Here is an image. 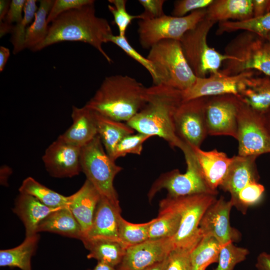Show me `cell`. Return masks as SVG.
I'll use <instances>...</instances> for the list:
<instances>
[{
  "label": "cell",
  "instance_id": "51",
  "mask_svg": "<svg viewBox=\"0 0 270 270\" xmlns=\"http://www.w3.org/2000/svg\"><path fill=\"white\" fill-rule=\"evenodd\" d=\"M116 270L115 268L103 262H98L92 270Z\"/></svg>",
  "mask_w": 270,
  "mask_h": 270
},
{
  "label": "cell",
  "instance_id": "44",
  "mask_svg": "<svg viewBox=\"0 0 270 270\" xmlns=\"http://www.w3.org/2000/svg\"><path fill=\"white\" fill-rule=\"evenodd\" d=\"M164 0H139L144 11L138 15L140 20H151L159 18L165 14L164 12Z\"/></svg>",
  "mask_w": 270,
  "mask_h": 270
},
{
  "label": "cell",
  "instance_id": "39",
  "mask_svg": "<svg viewBox=\"0 0 270 270\" xmlns=\"http://www.w3.org/2000/svg\"><path fill=\"white\" fill-rule=\"evenodd\" d=\"M108 2L111 4L108 5V8L118 28V35L126 36L128 26L133 20L138 18V15H132L127 12L126 0H109Z\"/></svg>",
  "mask_w": 270,
  "mask_h": 270
},
{
  "label": "cell",
  "instance_id": "19",
  "mask_svg": "<svg viewBox=\"0 0 270 270\" xmlns=\"http://www.w3.org/2000/svg\"><path fill=\"white\" fill-rule=\"evenodd\" d=\"M191 148L206 182L212 190L217 192L227 174L232 157L216 149L205 151L200 148Z\"/></svg>",
  "mask_w": 270,
  "mask_h": 270
},
{
  "label": "cell",
  "instance_id": "48",
  "mask_svg": "<svg viewBox=\"0 0 270 270\" xmlns=\"http://www.w3.org/2000/svg\"><path fill=\"white\" fill-rule=\"evenodd\" d=\"M10 56V52L8 48L4 46H0V72L4 70L7 61Z\"/></svg>",
  "mask_w": 270,
  "mask_h": 270
},
{
  "label": "cell",
  "instance_id": "14",
  "mask_svg": "<svg viewBox=\"0 0 270 270\" xmlns=\"http://www.w3.org/2000/svg\"><path fill=\"white\" fill-rule=\"evenodd\" d=\"M233 203L223 196L216 200L204 213L200 224L202 236L216 238L221 246L238 241L240 238L238 230L231 226L230 212Z\"/></svg>",
  "mask_w": 270,
  "mask_h": 270
},
{
  "label": "cell",
  "instance_id": "26",
  "mask_svg": "<svg viewBox=\"0 0 270 270\" xmlns=\"http://www.w3.org/2000/svg\"><path fill=\"white\" fill-rule=\"evenodd\" d=\"M93 112L98 135L106 152L112 159L114 150L118 143L124 136L134 134L135 130L126 122L117 121Z\"/></svg>",
  "mask_w": 270,
  "mask_h": 270
},
{
  "label": "cell",
  "instance_id": "54",
  "mask_svg": "<svg viewBox=\"0 0 270 270\" xmlns=\"http://www.w3.org/2000/svg\"><path fill=\"white\" fill-rule=\"evenodd\" d=\"M206 268H200L198 270H206Z\"/></svg>",
  "mask_w": 270,
  "mask_h": 270
},
{
  "label": "cell",
  "instance_id": "38",
  "mask_svg": "<svg viewBox=\"0 0 270 270\" xmlns=\"http://www.w3.org/2000/svg\"><path fill=\"white\" fill-rule=\"evenodd\" d=\"M264 192V187L256 181L250 182L238 193L236 208L244 214L248 207L258 203Z\"/></svg>",
  "mask_w": 270,
  "mask_h": 270
},
{
  "label": "cell",
  "instance_id": "22",
  "mask_svg": "<svg viewBox=\"0 0 270 270\" xmlns=\"http://www.w3.org/2000/svg\"><path fill=\"white\" fill-rule=\"evenodd\" d=\"M58 208H50L30 195L20 193L16 199L13 212L23 222L26 237H28L38 234L36 230L40 222Z\"/></svg>",
  "mask_w": 270,
  "mask_h": 270
},
{
  "label": "cell",
  "instance_id": "53",
  "mask_svg": "<svg viewBox=\"0 0 270 270\" xmlns=\"http://www.w3.org/2000/svg\"><path fill=\"white\" fill-rule=\"evenodd\" d=\"M265 39H266L270 43V32L268 34Z\"/></svg>",
  "mask_w": 270,
  "mask_h": 270
},
{
  "label": "cell",
  "instance_id": "13",
  "mask_svg": "<svg viewBox=\"0 0 270 270\" xmlns=\"http://www.w3.org/2000/svg\"><path fill=\"white\" fill-rule=\"evenodd\" d=\"M256 74L254 70H248L235 75H225L219 71L205 78H196L192 87L182 92L183 101L224 94L238 96Z\"/></svg>",
  "mask_w": 270,
  "mask_h": 270
},
{
  "label": "cell",
  "instance_id": "34",
  "mask_svg": "<svg viewBox=\"0 0 270 270\" xmlns=\"http://www.w3.org/2000/svg\"><path fill=\"white\" fill-rule=\"evenodd\" d=\"M154 220L152 219L145 223L133 224L120 216L118 221L120 242L127 248L149 240V228Z\"/></svg>",
  "mask_w": 270,
  "mask_h": 270
},
{
  "label": "cell",
  "instance_id": "12",
  "mask_svg": "<svg viewBox=\"0 0 270 270\" xmlns=\"http://www.w3.org/2000/svg\"><path fill=\"white\" fill-rule=\"evenodd\" d=\"M207 97L182 101L174 115L178 136L190 147L200 148L208 135L205 115Z\"/></svg>",
  "mask_w": 270,
  "mask_h": 270
},
{
  "label": "cell",
  "instance_id": "4",
  "mask_svg": "<svg viewBox=\"0 0 270 270\" xmlns=\"http://www.w3.org/2000/svg\"><path fill=\"white\" fill-rule=\"evenodd\" d=\"M147 58L153 67L154 85H164L185 91L196 77L188 63L179 40H162L150 49Z\"/></svg>",
  "mask_w": 270,
  "mask_h": 270
},
{
  "label": "cell",
  "instance_id": "11",
  "mask_svg": "<svg viewBox=\"0 0 270 270\" xmlns=\"http://www.w3.org/2000/svg\"><path fill=\"white\" fill-rule=\"evenodd\" d=\"M239 97L224 94L207 97L205 115L208 135L237 138Z\"/></svg>",
  "mask_w": 270,
  "mask_h": 270
},
{
  "label": "cell",
  "instance_id": "18",
  "mask_svg": "<svg viewBox=\"0 0 270 270\" xmlns=\"http://www.w3.org/2000/svg\"><path fill=\"white\" fill-rule=\"evenodd\" d=\"M258 157L232 156V160L227 174L220 186L223 190L230 193V200L235 206L238 192L246 184L259 178L256 160Z\"/></svg>",
  "mask_w": 270,
  "mask_h": 270
},
{
  "label": "cell",
  "instance_id": "16",
  "mask_svg": "<svg viewBox=\"0 0 270 270\" xmlns=\"http://www.w3.org/2000/svg\"><path fill=\"white\" fill-rule=\"evenodd\" d=\"M173 250L171 238L148 240L126 249L116 270H144L166 258Z\"/></svg>",
  "mask_w": 270,
  "mask_h": 270
},
{
  "label": "cell",
  "instance_id": "36",
  "mask_svg": "<svg viewBox=\"0 0 270 270\" xmlns=\"http://www.w3.org/2000/svg\"><path fill=\"white\" fill-rule=\"evenodd\" d=\"M248 254V249L236 246L232 242L222 245L218 264L214 270H234V266L244 261Z\"/></svg>",
  "mask_w": 270,
  "mask_h": 270
},
{
  "label": "cell",
  "instance_id": "33",
  "mask_svg": "<svg viewBox=\"0 0 270 270\" xmlns=\"http://www.w3.org/2000/svg\"><path fill=\"white\" fill-rule=\"evenodd\" d=\"M238 30L248 31L264 38L270 32V11L260 18H252L244 21H226L218 22L216 34L231 32Z\"/></svg>",
  "mask_w": 270,
  "mask_h": 270
},
{
  "label": "cell",
  "instance_id": "32",
  "mask_svg": "<svg viewBox=\"0 0 270 270\" xmlns=\"http://www.w3.org/2000/svg\"><path fill=\"white\" fill-rule=\"evenodd\" d=\"M221 245L214 238L204 236L190 252L192 270L218 262Z\"/></svg>",
  "mask_w": 270,
  "mask_h": 270
},
{
  "label": "cell",
  "instance_id": "17",
  "mask_svg": "<svg viewBox=\"0 0 270 270\" xmlns=\"http://www.w3.org/2000/svg\"><path fill=\"white\" fill-rule=\"evenodd\" d=\"M120 213V204H115L106 198L101 196L92 226L84 240L102 238L120 242L118 221Z\"/></svg>",
  "mask_w": 270,
  "mask_h": 270
},
{
  "label": "cell",
  "instance_id": "46",
  "mask_svg": "<svg viewBox=\"0 0 270 270\" xmlns=\"http://www.w3.org/2000/svg\"><path fill=\"white\" fill-rule=\"evenodd\" d=\"M253 18L264 16L270 11V0H252Z\"/></svg>",
  "mask_w": 270,
  "mask_h": 270
},
{
  "label": "cell",
  "instance_id": "49",
  "mask_svg": "<svg viewBox=\"0 0 270 270\" xmlns=\"http://www.w3.org/2000/svg\"><path fill=\"white\" fill-rule=\"evenodd\" d=\"M11 1L9 0H0V22H2L8 11Z\"/></svg>",
  "mask_w": 270,
  "mask_h": 270
},
{
  "label": "cell",
  "instance_id": "35",
  "mask_svg": "<svg viewBox=\"0 0 270 270\" xmlns=\"http://www.w3.org/2000/svg\"><path fill=\"white\" fill-rule=\"evenodd\" d=\"M36 2V0H26L22 20L14 25L11 32L10 42L13 46L12 52L14 54L25 48L26 31L32 22L38 8Z\"/></svg>",
  "mask_w": 270,
  "mask_h": 270
},
{
  "label": "cell",
  "instance_id": "41",
  "mask_svg": "<svg viewBox=\"0 0 270 270\" xmlns=\"http://www.w3.org/2000/svg\"><path fill=\"white\" fill-rule=\"evenodd\" d=\"M94 2L93 0H55L49 12L47 22L51 23L62 14Z\"/></svg>",
  "mask_w": 270,
  "mask_h": 270
},
{
  "label": "cell",
  "instance_id": "23",
  "mask_svg": "<svg viewBox=\"0 0 270 270\" xmlns=\"http://www.w3.org/2000/svg\"><path fill=\"white\" fill-rule=\"evenodd\" d=\"M206 18L216 23L250 20L253 18L252 0H213Z\"/></svg>",
  "mask_w": 270,
  "mask_h": 270
},
{
  "label": "cell",
  "instance_id": "9",
  "mask_svg": "<svg viewBox=\"0 0 270 270\" xmlns=\"http://www.w3.org/2000/svg\"><path fill=\"white\" fill-rule=\"evenodd\" d=\"M206 8L198 10L182 17L164 16L151 20H139L138 32L142 48H150L166 40H180L184 34L205 18Z\"/></svg>",
  "mask_w": 270,
  "mask_h": 270
},
{
  "label": "cell",
  "instance_id": "5",
  "mask_svg": "<svg viewBox=\"0 0 270 270\" xmlns=\"http://www.w3.org/2000/svg\"><path fill=\"white\" fill-rule=\"evenodd\" d=\"M215 24L205 17L179 40L185 58L196 78L218 72L224 61L229 58L208 44V35Z\"/></svg>",
  "mask_w": 270,
  "mask_h": 270
},
{
  "label": "cell",
  "instance_id": "25",
  "mask_svg": "<svg viewBox=\"0 0 270 270\" xmlns=\"http://www.w3.org/2000/svg\"><path fill=\"white\" fill-rule=\"evenodd\" d=\"M36 232L56 233L81 241L84 238L82 228L68 206L60 208L49 214L40 222Z\"/></svg>",
  "mask_w": 270,
  "mask_h": 270
},
{
  "label": "cell",
  "instance_id": "10",
  "mask_svg": "<svg viewBox=\"0 0 270 270\" xmlns=\"http://www.w3.org/2000/svg\"><path fill=\"white\" fill-rule=\"evenodd\" d=\"M238 155L244 156L270 153V130L260 114L242 102L238 114Z\"/></svg>",
  "mask_w": 270,
  "mask_h": 270
},
{
  "label": "cell",
  "instance_id": "30",
  "mask_svg": "<svg viewBox=\"0 0 270 270\" xmlns=\"http://www.w3.org/2000/svg\"><path fill=\"white\" fill-rule=\"evenodd\" d=\"M20 193L30 195L46 206L53 208L68 206L72 195L63 196L41 184L34 178L24 179L19 189Z\"/></svg>",
  "mask_w": 270,
  "mask_h": 270
},
{
  "label": "cell",
  "instance_id": "28",
  "mask_svg": "<svg viewBox=\"0 0 270 270\" xmlns=\"http://www.w3.org/2000/svg\"><path fill=\"white\" fill-rule=\"evenodd\" d=\"M238 97L254 110L266 114L270 108V76H254Z\"/></svg>",
  "mask_w": 270,
  "mask_h": 270
},
{
  "label": "cell",
  "instance_id": "1",
  "mask_svg": "<svg viewBox=\"0 0 270 270\" xmlns=\"http://www.w3.org/2000/svg\"><path fill=\"white\" fill-rule=\"evenodd\" d=\"M112 35L108 20L96 16L94 2L59 16L49 26L46 38L32 50L39 51L52 44L66 41L80 42L94 48L111 64L112 61L104 50L102 45L110 42Z\"/></svg>",
  "mask_w": 270,
  "mask_h": 270
},
{
  "label": "cell",
  "instance_id": "24",
  "mask_svg": "<svg viewBox=\"0 0 270 270\" xmlns=\"http://www.w3.org/2000/svg\"><path fill=\"white\" fill-rule=\"evenodd\" d=\"M159 214L149 228V240L172 238L180 224V214L172 199L168 196L160 202Z\"/></svg>",
  "mask_w": 270,
  "mask_h": 270
},
{
  "label": "cell",
  "instance_id": "31",
  "mask_svg": "<svg viewBox=\"0 0 270 270\" xmlns=\"http://www.w3.org/2000/svg\"><path fill=\"white\" fill-rule=\"evenodd\" d=\"M54 2L53 0L40 1L34 18L26 31L25 48H29L32 50L46 38L49 28L47 18Z\"/></svg>",
  "mask_w": 270,
  "mask_h": 270
},
{
  "label": "cell",
  "instance_id": "29",
  "mask_svg": "<svg viewBox=\"0 0 270 270\" xmlns=\"http://www.w3.org/2000/svg\"><path fill=\"white\" fill-rule=\"evenodd\" d=\"M39 240L38 234L26 237L19 246L0 251V266L18 268L22 270H32L31 258Z\"/></svg>",
  "mask_w": 270,
  "mask_h": 270
},
{
  "label": "cell",
  "instance_id": "2",
  "mask_svg": "<svg viewBox=\"0 0 270 270\" xmlns=\"http://www.w3.org/2000/svg\"><path fill=\"white\" fill-rule=\"evenodd\" d=\"M182 101V91L154 84L147 88L144 107L126 123L138 132L158 136L184 153L190 146L178 136L174 126V115Z\"/></svg>",
  "mask_w": 270,
  "mask_h": 270
},
{
  "label": "cell",
  "instance_id": "52",
  "mask_svg": "<svg viewBox=\"0 0 270 270\" xmlns=\"http://www.w3.org/2000/svg\"><path fill=\"white\" fill-rule=\"evenodd\" d=\"M264 116L266 125L270 130V108L266 114H264Z\"/></svg>",
  "mask_w": 270,
  "mask_h": 270
},
{
  "label": "cell",
  "instance_id": "37",
  "mask_svg": "<svg viewBox=\"0 0 270 270\" xmlns=\"http://www.w3.org/2000/svg\"><path fill=\"white\" fill-rule=\"evenodd\" d=\"M151 137L140 132L124 136L116 145L112 159L116 160L118 158L130 154L140 155L143 149V144Z\"/></svg>",
  "mask_w": 270,
  "mask_h": 270
},
{
  "label": "cell",
  "instance_id": "21",
  "mask_svg": "<svg viewBox=\"0 0 270 270\" xmlns=\"http://www.w3.org/2000/svg\"><path fill=\"white\" fill-rule=\"evenodd\" d=\"M72 124L58 138L69 144L82 148L97 135L94 112L85 106L72 108Z\"/></svg>",
  "mask_w": 270,
  "mask_h": 270
},
{
  "label": "cell",
  "instance_id": "40",
  "mask_svg": "<svg viewBox=\"0 0 270 270\" xmlns=\"http://www.w3.org/2000/svg\"><path fill=\"white\" fill-rule=\"evenodd\" d=\"M120 48L126 54L143 66L150 74L152 80L155 78L154 72L150 60L138 52L128 42L126 36L112 35L110 40Z\"/></svg>",
  "mask_w": 270,
  "mask_h": 270
},
{
  "label": "cell",
  "instance_id": "27",
  "mask_svg": "<svg viewBox=\"0 0 270 270\" xmlns=\"http://www.w3.org/2000/svg\"><path fill=\"white\" fill-rule=\"evenodd\" d=\"M82 242L89 251L88 258L96 259L114 268L120 264L126 249L118 242L106 239H84Z\"/></svg>",
  "mask_w": 270,
  "mask_h": 270
},
{
  "label": "cell",
  "instance_id": "7",
  "mask_svg": "<svg viewBox=\"0 0 270 270\" xmlns=\"http://www.w3.org/2000/svg\"><path fill=\"white\" fill-rule=\"evenodd\" d=\"M212 194H196L170 197L180 214L178 230L171 238L174 250H192L203 236L200 228L201 219L208 208L216 200Z\"/></svg>",
  "mask_w": 270,
  "mask_h": 270
},
{
  "label": "cell",
  "instance_id": "15",
  "mask_svg": "<svg viewBox=\"0 0 270 270\" xmlns=\"http://www.w3.org/2000/svg\"><path fill=\"white\" fill-rule=\"evenodd\" d=\"M82 148L58 138L47 148L42 157L46 171L51 176L58 178L79 174L82 172Z\"/></svg>",
  "mask_w": 270,
  "mask_h": 270
},
{
  "label": "cell",
  "instance_id": "8",
  "mask_svg": "<svg viewBox=\"0 0 270 270\" xmlns=\"http://www.w3.org/2000/svg\"><path fill=\"white\" fill-rule=\"evenodd\" d=\"M186 170L182 174L174 169L161 174L150 188L148 197L150 200L162 189L168 192V196L172 198L185 196L196 194L216 195L206 182L191 147L184 153Z\"/></svg>",
  "mask_w": 270,
  "mask_h": 270
},
{
  "label": "cell",
  "instance_id": "43",
  "mask_svg": "<svg viewBox=\"0 0 270 270\" xmlns=\"http://www.w3.org/2000/svg\"><path fill=\"white\" fill-rule=\"evenodd\" d=\"M191 252L182 249L172 250L168 256L166 270H192Z\"/></svg>",
  "mask_w": 270,
  "mask_h": 270
},
{
  "label": "cell",
  "instance_id": "47",
  "mask_svg": "<svg viewBox=\"0 0 270 270\" xmlns=\"http://www.w3.org/2000/svg\"><path fill=\"white\" fill-rule=\"evenodd\" d=\"M256 266L258 270H270V254L260 253L257 258Z\"/></svg>",
  "mask_w": 270,
  "mask_h": 270
},
{
  "label": "cell",
  "instance_id": "6",
  "mask_svg": "<svg viewBox=\"0 0 270 270\" xmlns=\"http://www.w3.org/2000/svg\"><path fill=\"white\" fill-rule=\"evenodd\" d=\"M81 167L101 196L120 204L114 180L122 168L106 153L98 135L82 148Z\"/></svg>",
  "mask_w": 270,
  "mask_h": 270
},
{
  "label": "cell",
  "instance_id": "45",
  "mask_svg": "<svg viewBox=\"0 0 270 270\" xmlns=\"http://www.w3.org/2000/svg\"><path fill=\"white\" fill-rule=\"evenodd\" d=\"M26 0H11L10 8L4 20L0 22L8 28L12 30L14 24L20 22L24 16V10L26 2Z\"/></svg>",
  "mask_w": 270,
  "mask_h": 270
},
{
  "label": "cell",
  "instance_id": "3",
  "mask_svg": "<svg viewBox=\"0 0 270 270\" xmlns=\"http://www.w3.org/2000/svg\"><path fill=\"white\" fill-rule=\"evenodd\" d=\"M147 88L128 76H106L84 106L110 118L126 122L144 106Z\"/></svg>",
  "mask_w": 270,
  "mask_h": 270
},
{
  "label": "cell",
  "instance_id": "20",
  "mask_svg": "<svg viewBox=\"0 0 270 270\" xmlns=\"http://www.w3.org/2000/svg\"><path fill=\"white\" fill-rule=\"evenodd\" d=\"M100 198L98 192L86 179L82 186L72 195L68 208L79 223L84 238L92 226Z\"/></svg>",
  "mask_w": 270,
  "mask_h": 270
},
{
  "label": "cell",
  "instance_id": "42",
  "mask_svg": "<svg viewBox=\"0 0 270 270\" xmlns=\"http://www.w3.org/2000/svg\"><path fill=\"white\" fill-rule=\"evenodd\" d=\"M213 0H178L174 2L172 16L182 17L188 13L206 8Z\"/></svg>",
  "mask_w": 270,
  "mask_h": 270
},
{
  "label": "cell",
  "instance_id": "50",
  "mask_svg": "<svg viewBox=\"0 0 270 270\" xmlns=\"http://www.w3.org/2000/svg\"><path fill=\"white\" fill-rule=\"evenodd\" d=\"M168 261V256L164 260L154 264L144 270H166Z\"/></svg>",
  "mask_w": 270,
  "mask_h": 270
}]
</instances>
